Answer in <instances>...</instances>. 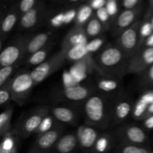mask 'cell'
I'll list each match as a JSON object with an SVG mask.
<instances>
[{
	"instance_id": "6da1fadb",
	"label": "cell",
	"mask_w": 153,
	"mask_h": 153,
	"mask_svg": "<svg viewBox=\"0 0 153 153\" xmlns=\"http://www.w3.org/2000/svg\"><path fill=\"white\" fill-rule=\"evenodd\" d=\"M65 57V54L62 52L52 57L50 59L46 60L43 64L34 67V70L30 73L34 84H39L47 79L60 67Z\"/></svg>"
},
{
	"instance_id": "7a4b0ae2",
	"label": "cell",
	"mask_w": 153,
	"mask_h": 153,
	"mask_svg": "<svg viewBox=\"0 0 153 153\" xmlns=\"http://www.w3.org/2000/svg\"><path fill=\"white\" fill-rule=\"evenodd\" d=\"M35 85L29 73H21L16 75L9 85L11 96L14 99H23Z\"/></svg>"
},
{
	"instance_id": "3957f363",
	"label": "cell",
	"mask_w": 153,
	"mask_h": 153,
	"mask_svg": "<svg viewBox=\"0 0 153 153\" xmlns=\"http://www.w3.org/2000/svg\"><path fill=\"white\" fill-rule=\"evenodd\" d=\"M85 111L88 119L94 123H101L105 114V105L102 97L93 96L87 100Z\"/></svg>"
},
{
	"instance_id": "277c9868",
	"label": "cell",
	"mask_w": 153,
	"mask_h": 153,
	"mask_svg": "<svg viewBox=\"0 0 153 153\" xmlns=\"http://www.w3.org/2000/svg\"><path fill=\"white\" fill-rule=\"evenodd\" d=\"M26 44L27 43L19 41L5 46L0 54V64L1 67L14 65L25 52Z\"/></svg>"
},
{
	"instance_id": "5b68a950",
	"label": "cell",
	"mask_w": 153,
	"mask_h": 153,
	"mask_svg": "<svg viewBox=\"0 0 153 153\" xmlns=\"http://www.w3.org/2000/svg\"><path fill=\"white\" fill-rule=\"evenodd\" d=\"M153 64V48L146 47L130 61L128 70L131 73H141Z\"/></svg>"
},
{
	"instance_id": "8992f818",
	"label": "cell",
	"mask_w": 153,
	"mask_h": 153,
	"mask_svg": "<svg viewBox=\"0 0 153 153\" xmlns=\"http://www.w3.org/2000/svg\"><path fill=\"white\" fill-rule=\"evenodd\" d=\"M123 51L120 47L110 46L105 49L99 56V62L104 68L113 69L123 59Z\"/></svg>"
},
{
	"instance_id": "52a82bcc",
	"label": "cell",
	"mask_w": 153,
	"mask_h": 153,
	"mask_svg": "<svg viewBox=\"0 0 153 153\" xmlns=\"http://www.w3.org/2000/svg\"><path fill=\"white\" fill-rule=\"evenodd\" d=\"M138 23L124 30L118 40L120 48L123 52H131L138 43Z\"/></svg>"
},
{
	"instance_id": "ba28073f",
	"label": "cell",
	"mask_w": 153,
	"mask_h": 153,
	"mask_svg": "<svg viewBox=\"0 0 153 153\" xmlns=\"http://www.w3.org/2000/svg\"><path fill=\"white\" fill-rule=\"evenodd\" d=\"M76 137L81 146L85 149L91 148L98 140L97 131L92 127L86 126H82L78 128Z\"/></svg>"
},
{
	"instance_id": "9c48e42d",
	"label": "cell",
	"mask_w": 153,
	"mask_h": 153,
	"mask_svg": "<svg viewBox=\"0 0 153 153\" xmlns=\"http://www.w3.org/2000/svg\"><path fill=\"white\" fill-rule=\"evenodd\" d=\"M88 37L85 34L83 30L77 28L76 30H73L70 31L65 37L64 43V51L65 52L73 46H80V45H86L88 43Z\"/></svg>"
},
{
	"instance_id": "30bf717a",
	"label": "cell",
	"mask_w": 153,
	"mask_h": 153,
	"mask_svg": "<svg viewBox=\"0 0 153 153\" xmlns=\"http://www.w3.org/2000/svg\"><path fill=\"white\" fill-rule=\"evenodd\" d=\"M41 7H35L29 11L23 13L20 18L19 26L22 29H31L35 26L40 19L41 14Z\"/></svg>"
},
{
	"instance_id": "8fae6325",
	"label": "cell",
	"mask_w": 153,
	"mask_h": 153,
	"mask_svg": "<svg viewBox=\"0 0 153 153\" xmlns=\"http://www.w3.org/2000/svg\"><path fill=\"white\" fill-rule=\"evenodd\" d=\"M49 38H50V35L49 33L43 32L36 34L27 43L26 47H25L26 53L31 55L32 54L38 52L40 49H43L49 41Z\"/></svg>"
},
{
	"instance_id": "7c38bea8",
	"label": "cell",
	"mask_w": 153,
	"mask_h": 153,
	"mask_svg": "<svg viewBox=\"0 0 153 153\" xmlns=\"http://www.w3.org/2000/svg\"><path fill=\"white\" fill-rule=\"evenodd\" d=\"M90 90L86 87L78 85L71 88H64V96L69 100L75 102L82 101L89 97Z\"/></svg>"
},
{
	"instance_id": "4fadbf2b",
	"label": "cell",
	"mask_w": 153,
	"mask_h": 153,
	"mask_svg": "<svg viewBox=\"0 0 153 153\" xmlns=\"http://www.w3.org/2000/svg\"><path fill=\"white\" fill-rule=\"evenodd\" d=\"M61 131L59 130L52 129L45 134H41L37 140V146L41 150H46L52 147L58 141Z\"/></svg>"
},
{
	"instance_id": "5bb4252c",
	"label": "cell",
	"mask_w": 153,
	"mask_h": 153,
	"mask_svg": "<svg viewBox=\"0 0 153 153\" xmlns=\"http://www.w3.org/2000/svg\"><path fill=\"white\" fill-rule=\"evenodd\" d=\"M44 114L37 113L31 114L28 117L24 122L22 126V133L24 135H29L31 133L34 132L36 130H38L43 118H44Z\"/></svg>"
},
{
	"instance_id": "9a60e30c",
	"label": "cell",
	"mask_w": 153,
	"mask_h": 153,
	"mask_svg": "<svg viewBox=\"0 0 153 153\" xmlns=\"http://www.w3.org/2000/svg\"><path fill=\"white\" fill-rule=\"evenodd\" d=\"M138 10L137 9L125 10L118 16L116 25L120 29H127L135 20Z\"/></svg>"
},
{
	"instance_id": "2e32d148",
	"label": "cell",
	"mask_w": 153,
	"mask_h": 153,
	"mask_svg": "<svg viewBox=\"0 0 153 153\" xmlns=\"http://www.w3.org/2000/svg\"><path fill=\"white\" fill-rule=\"evenodd\" d=\"M85 59L79 61V62H76L74 65L70 67V70H69L73 79L78 84L85 80L88 76L89 64L85 61Z\"/></svg>"
},
{
	"instance_id": "e0dca14e",
	"label": "cell",
	"mask_w": 153,
	"mask_h": 153,
	"mask_svg": "<svg viewBox=\"0 0 153 153\" xmlns=\"http://www.w3.org/2000/svg\"><path fill=\"white\" fill-rule=\"evenodd\" d=\"M77 137L74 134H68L63 136L57 143V150L60 153L71 152L77 144Z\"/></svg>"
},
{
	"instance_id": "ac0fdd59",
	"label": "cell",
	"mask_w": 153,
	"mask_h": 153,
	"mask_svg": "<svg viewBox=\"0 0 153 153\" xmlns=\"http://www.w3.org/2000/svg\"><path fill=\"white\" fill-rule=\"evenodd\" d=\"M126 137L131 143L134 144H141L146 140V133L138 126H130L126 130Z\"/></svg>"
},
{
	"instance_id": "d6986e66",
	"label": "cell",
	"mask_w": 153,
	"mask_h": 153,
	"mask_svg": "<svg viewBox=\"0 0 153 153\" xmlns=\"http://www.w3.org/2000/svg\"><path fill=\"white\" fill-rule=\"evenodd\" d=\"M64 52L66 57L69 60L76 61V62H79V61L84 60L87 58L88 55L89 54L88 49H87L86 45L73 46Z\"/></svg>"
},
{
	"instance_id": "ffe728a7",
	"label": "cell",
	"mask_w": 153,
	"mask_h": 153,
	"mask_svg": "<svg viewBox=\"0 0 153 153\" xmlns=\"http://www.w3.org/2000/svg\"><path fill=\"white\" fill-rule=\"evenodd\" d=\"M52 115L55 119L64 123H70L75 120V113L66 107H55L52 110Z\"/></svg>"
},
{
	"instance_id": "44dd1931",
	"label": "cell",
	"mask_w": 153,
	"mask_h": 153,
	"mask_svg": "<svg viewBox=\"0 0 153 153\" xmlns=\"http://www.w3.org/2000/svg\"><path fill=\"white\" fill-rule=\"evenodd\" d=\"M18 19V13L15 10L9 11L3 19L1 22V32L3 34H7L10 32L15 25L16 24Z\"/></svg>"
},
{
	"instance_id": "7402d4cb",
	"label": "cell",
	"mask_w": 153,
	"mask_h": 153,
	"mask_svg": "<svg viewBox=\"0 0 153 153\" xmlns=\"http://www.w3.org/2000/svg\"><path fill=\"white\" fill-rule=\"evenodd\" d=\"M51 48L49 47H45L43 49H40L38 52H35V53L32 54L30 55L29 58H28L27 61V64L29 66H39L40 64H43V62L46 61V58H47L48 55L49 53Z\"/></svg>"
},
{
	"instance_id": "603a6c76",
	"label": "cell",
	"mask_w": 153,
	"mask_h": 153,
	"mask_svg": "<svg viewBox=\"0 0 153 153\" xmlns=\"http://www.w3.org/2000/svg\"><path fill=\"white\" fill-rule=\"evenodd\" d=\"M131 105L128 101H121L115 108V115L118 120H123L128 117L131 111Z\"/></svg>"
},
{
	"instance_id": "cb8c5ba5",
	"label": "cell",
	"mask_w": 153,
	"mask_h": 153,
	"mask_svg": "<svg viewBox=\"0 0 153 153\" xmlns=\"http://www.w3.org/2000/svg\"><path fill=\"white\" fill-rule=\"evenodd\" d=\"M93 9L90 5H83L79 9L76 16V22L78 25H84L92 15Z\"/></svg>"
},
{
	"instance_id": "d4e9b609",
	"label": "cell",
	"mask_w": 153,
	"mask_h": 153,
	"mask_svg": "<svg viewBox=\"0 0 153 153\" xmlns=\"http://www.w3.org/2000/svg\"><path fill=\"white\" fill-rule=\"evenodd\" d=\"M102 30V25L100 21L97 18L91 19L88 22L86 27L87 35L89 37H96L98 35Z\"/></svg>"
},
{
	"instance_id": "484cf974",
	"label": "cell",
	"mask_w": 153,
	"mask_h": 153,
	"mask_svg": "<svg viewBox=\"0 0 153 153\" xmlns=\"http://www.w3.org/2000/svg\"><path fill=\"white\" fill-rule=\"evenodd\" d=\"M15 149V140L12 136L4 137L0 145V153H13Z\"/></svg>"
},
{
	"instance_id": "4316f807",
	"label": "cell",
	"mask_w": 153,
	"mask_h": 153,
	"mask_svg": "<svg viewBox=\"0 0 153 153\" xmlns=\"http://www.w3.org/2000/svg\"><path fill=\"white\" fill-rule=\"evenodd\" d=\"M149 106V105H147L139 99V100L136 102L135 105H134V109H133V116H134V117L138 119V118H141L142 117L145 116Z\"/></svg>"
},
{
	"instance_id": "83f0119b",
	"label": "cell",
	"mask_w": 153,
	"mask_h": 153,
	"mask_svg": "<svg viewBox=\"0 0 153 153\" xmlns=\"http://www.w3.org/2000/svg\"><path fill=\"white\" fill-rule=\"evenodd\" d=\"M98 87L105 92L114 91L117 88L118 83L113 79H101L98 83Z\"/></svg>"
},
{
	"instance_id": "f1b7e54d",
	"label": "cell",
	"mask_w": 153,
	"mask_h": 153,
	"mask_svg": "<svg viewBox=\"0 0 153 153\" xmlns=\"http://www.w3.org/2000/svg\"><path fill=\"white\" fill-rule=\"evenodd\" d=\"M10 116H11V111L7 110L3 111L0 115V130L1 134L7 131L9 126Z\"/></svg>"
},
{
	"instance_id": "f546056e",
	"label": "cell",
	"mask_w": 153,
	"mask_h": 153,
	"mask_svg": "<svg viewBox=\"0 0 153 153\" xmlns=\"http://www.w3.org/2000/svg\"><path fill=\"white\" fill-rule=\"evenodd\" d=\"M13 70H14L13 66L1 67V70H0V86H1V88L4 86L7 79L11 76Z\"/></svg>"
},
{
	"instance_id": "4dcf8cb0",
	"label": "cell",
	"mask_w": 153,
	"mask_h": 153,
	"mask_svg": "<svg viewBox=\"0 0 153 153\" xmlns=\"http://www.w3.org/2000/svg\"><path fill=\"white\" fill-rule=\"evenodd\" d=\"M52 125H53V120H52V117L46 116L43 118V121H42L41 124L39 127L38 132L42 134L48 132L50 130H52L51 128H52Z\"/></svg>"
},
{
	"instance_id": "1f68e13d",
	"label": "cell",
	"mask_w": 153,
	"mask_h": 153,
	"mask_svg": "<svg viewBox=\"0 0 153 153\" xmlns=\"http://www.w3.org/2000/svg\"><path fill=\"white\" fill-rule=\"evenodd\" d=\"M153 34V28L150 20L146 21L141 25L140 28V35L141 38H148Z\"/></svg>"
},
{
	"instance_id": "d6a6232c",
	"label": "cell",
	"mask_w": 153,
	"mask_h": 153,
	"mask_svg": "<svg viewBox=\"0 0 153 153\" xmlns=\"http://www.w3.org/2000/svg\"><path fill=\"white\" fill-rule=\"evenodd\" d=\"M103 43H104V40L102 38H95L91 40V41L88 42L86 44V47L88 52L93 53V52H97V50H99L101 48Z\"/></svg>"
},
{
	"instance_id": "836d02e7",
	"label": "cell",
	"mask_w": 153,
	"mask_h": 153,
	"mask_svg": "<svg viewBox=\"0 0 153 153\" xmlns=\"http://www.w3.org/2000/svg\"><path fill=\"white\" fill-rule=\"evenodd\" d=\"M62 81L64 88H71V87H74L79 85L73 79L70 71H64L62 75Z\"/></svg>"
},
{
	"instance_id": "e575fe53",
	"label": "cell",
	"mask_w": 153,
	"mask_h": 153,
	"mask_svg": "<svg viewBox=\"0 0 153 153\" xmlns=\"http://www.w3.org/2000/svg\"><path fill=\"white\" fill-rule=\"evenodd\" d=\"M36 1L35 0H22L19 3V11L22 13V14L26 12L29 11L31 9L35 7Z\"/></svg>"
},
{
	"instance_id": "d590c367",
	"label": "cell",
	"mask_w": 153,
	"mask_h": 153,
	"mask_svg": "<svg viewBox=\"0 0 153 153\" xmlns=\"http://www.w3.org/2000/svg\"><path fill=\"white\" fill-rule=\"evenodd\" d=\"M108 139L106 137H101L98 138L95 145L96 150L99 153L105 152L108 149Z\"/></svg>"
},
{
	"instance_id": "8d00e7d4",
	"label": "cell",
	"mask_w": 153,
	"mask_h": 153,
	"mask_svg": "<svg viewBox=\"0 0 153 153\" xmlns=\"http://www.w3.org/2000/svg\"><path fill=\"white\" fill-rule=\"evenodd\" d=\"M121 153H149L146 149L143 147L134 146V145H126L122 149Z\"/></svg>"
},
{
	"instance_id": "74e56055",
	"label": "cell",
	"mask_w": 153,
	"mask_h": 153,
	"mask_svg": "<svg viewBox=\"0 0 153 153\" xmlns=\"http://www.w3.org/2000/svg\"><path fill=\"white\" fill-rule=\"evenodd\" d=\"M50 25L54 28H58L64 25V13H59L55 15L50 19Z\"/></svg>"
},
{
	"instance_id": "f35d334b",
	"label": "cell",
	"mask_w": 153,
	"mask_h": 153,
	"mask_svg": "<svg viewBox=\"0 0 153 153\" xmlns=\"http://www.w3.org/2000/svg\"><path fill=\"white\" fill-rule=\"evenodd\" d=\"M105 7L107 9V11L110 16H114V15H116L117 13V1H115V0H108V1H107Z\"/></svg>"
},
{
	"instance_id": "ab89813d",
	"label": "cell",
	"mask_w": 153,
	"mask_h": 153,
	"mask_svg": "<svg viewBox=\"0 0 153 153\" xmlns=\"http://www.w3.org/2000/svg\"><path fill=\"white\" fill-rule=\"evenodd\" d=\"M109 17H110V16H109L105 7L97 10V18L100 21V22L105 23L108 21Z\"/></svg>"
},
{
	"instance_id": "60d3db41",
	"label": "cell",
	"mask_w": 153,
	"mask_h": 153,
	"mask_svg": "<svg viewBox=\"0 0 153 153\" xmlns=\"http://www.w3.org/2000/svg\"><path fill=\"white\" fill-rule=\"evenodd\" d=\"M10 96H11V93L9 89V87L7 88H6V86L5 88L2 87L0 91V104L3 105L7 102L10 99Z\"/></svg>"
},
{
	"instance_id": "b9f144b4",
	"label": "cell",
	"mask_w": 153,
	"mask_h": 153,
	"mask_svg": "<svg viewBox=\"0 0 153 153\" xmlns=\"http://www.w3.org/2000/svg\"><path fill=\"white\" fill-rule=\"evenodd\" d=\"M77 16V12L75 9H70L64 13V24H69Z\"/></svg>"
},
{
	"instance_id": "7bdbcfd3",
	"label": "cell",
	"mask_w": 153,
	"mask_h": 153,
	"mask_svg": "<svg viewBox=\"0 0 153 153\" xmlns=\"http://www.w3.org/2000/svg\"><path fill=\"white\" fill-rule=\"evenodd\" d=\"M107 1L105 0H93L90 2V6L94 10H99L100 8L105 7Z\"/></svg>"
},
{
	"instance_id": "ee69618b",
	"label": "cell",
	"mask_w": 153,
	"mask_h": 153,
	"mask_svg": "<svg viewBox=\"0 0 153 153\" xmlns=\"http://www.w3.org/2000/svg\"><path fill=\"white\" fill-rule=\"evenodd\" d=\"M140 3L139 0H124L123 1V6L126 10H133Z\"/></svg>"
},
{
	"instance_id": "f6af8a7d",
	"label": "cell",
	"mask_w": 153,
	"mask_h": 153,
	"mask_svg": "<svg viewBox=\"0 0 153 153\" xmlns=\"http://www.w3.org/2000/svg\"><path fill=\"white\" fill-rule=\"evenodd\" d=\"M140 100H141L142 101L144 102L145 103H146L147 105H150L151 104L153 103V91H148V92L143 94V95L140 97Z\"/></svg>"
},
{
	"instance_id": "bcb514c9",
	"label": "cell",
	"mask_w": 153,
	"mask_h": 153,
	"mask_svg": "<svg viewBox=\"0 0 153 153\" xmlns=\"http://www.w3.org/2000/svg\"><path fill=\"white\" fill-rule=\"evenodd\" d=\"M145 80L148 85H153V64L146 70Z\"/></svg>"
},
{
	"instance_id": "7dc6e473",
	"label": "cell",
	"mask_w": 153,
	"mask_h": 153,
	"mask_svg": "<svg viewBox=\"0 0 153 153\" xmlns=\"http://www.w3.org/2000/svg\"><path fill=\"white\" fill-rule=\"evenodd\" d=\"M143 124L147 129H153V115L147 117L145 119Z\"/></svg>"
},
{
	"instance_id": "c3c4849f",
	"label": "cell",
	"mask_w": 153,
	"mask_h": 153,
	"mask_svg": "<svg viewBox=\"0 0 153 153\" xmlns=\"http://www.w3.org/2000/svg\"><path fill=\"white\" fill-rule=\"evenodd\" d=\"M145 45L146 47L153 48V34L145 40Z\"/></svg>"
},
{
	"instance_id": "681fc988",
	"label": "cell",
	"mask_w": 153,
	"mask_h": 153,
	"mask_svg": "<svg viewBox=\"0 0 153 153\" xmlns=\"http://www.w3.org/2000/svg\"><path fill=\"white\" fill-rule=\"evenodd\" d=\"M151 115H153V103L149 106V108H148V110H147V111H146V114L145 116H146V117H147L151 116Z\"/></svg>"
},
{
	"instance_id": "f907efd6",
	"label": "cell",
	"mask_w": 153,
	"mask_h": 153,
	"mask_svg": "<svg viewBox=\"0 0 153 153\" xmlns=\"http://www.w3.org/2000/svg\"><path fill=\"white\" fill-rule=\"evenodd\" d=\"M150 22H151V24H152V28H153V15L151 16V18H150Z\"/></svg>"
},
{
	"instance_id": "816d5d0a",
	"label": "cell",
	"mask_w": 153,
	"mask_h": 153,
	"mask_svg": "<svg viewBox=\"0 0 153 153\" xmlns=\"http://www.w3.org/2000/svg\"><path fill=\"white\" fill-rule=\"evenodd\" d=\"M150 4H151V7H152V10L153 11V1H150Z\"/></svg>"
}]
</instances>
